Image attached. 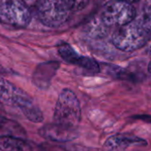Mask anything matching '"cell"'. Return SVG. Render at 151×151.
<instances>
[{
	"label": "cell",
	"instance_id": "9",
	"mask_svg": "<svg viewBox=\"0 0 151 151\" xmlns=\"http://www.w3.org/2000/svg\"><path fill=\"white\" fill-rule=\"evenodd\" d=\"M27 142L14 136H0L1 151H26Z\"/></svg>",
	"mask_w": 151,
	"mask_h": 151
},
{
	"label": "cell",
	"instance_id": "4",
	"mask_svg": "<svg viewBox=\"0 0 151 151\" xmlns=\"http://www.w3.org/2000/svg\"><path fill=\"white\" fill-rule=\"evenodd\" d=\"M71 11L62 0H40L37 5L39 20L46 26L58 27L66 22Z\"/></svg>",
	"mask_w": 151,
	"mask_h": 151
},
{
	"label": "cell",
	"instance_id": "8",
	"mask_svg": "<svg viewBox=\"0 0 151 151\" xmlns=\"http://www.w3.org/2000/svg\"><path fill=\"white\" fill-rule=\"evenodd\" d=\"M138 139L132 136H113L110 137L105 144L106 151H123L132 144H137Z\"/></svg>",
	"mask_w": 151,
	"mask_h": 151
},
{
	"label": "cell",
	"instance_id": "1",
	"mask_svg": "<svg viewBox=\"0 0 151 151\" xmlns=\"http://www.w3.org/2000/svg\"><path fill=\"white\" fill-rule=\"evenodd\" d=\"M151 37V11L144 10L128 24L120 27L112 37L113 45L124 52L138 50Z\"/></svg>",
	"mask_w": 151,
	"mask_h": 151
},
{
	"label": "cell",
	"instance_id": "14",
	"mask_svg": "<svg viewBox=\"0 0 151 151\" xmlns=\"http://www.w3.org/2000/svg\"><path fill=\"white\" fill-rule=\"evenodd\" d=\"M148 72H149V75H150V77H151V61L148 64Z\"/></svg>",
	"mask_w": 151,
	"mask_h": 151
},
{
	"label": "cell",
	"instance_id": "12",
	"mask_svg": "<svg viewBox=\"0 0 151 151\" xmlns=\"http://www.w3.org/2000/svg\"><path fill=\"white\" fill-rule=\"evenodd\" d=\"M120 1H123V2H125V3H128V4H133V3H136L138 2L139 0H120Z\"/></svg>",
	"mask_w": 151,
	"mask_h": 151
},
{
	"label": "cell",
	"instance_id": "7",
	"mask_svg": "<svg viewBox=\"0 0 151 151\" xmlns=\"http://www.w3.org/2000/svg\"><path fill=\"white\" fill-rule=\"evenodd\" d=\"M59 53L62 59L68 63L75 64L93 72H98L100 70L99 65L94 60L79 55L68 44H63L59 46Z\"/></svg>",
	"mask_w": 151,
	"mask_h": 151
},
{
	"label": "cell",
	"instance_id": "11",
	"mask_svg": "<svg viewBox=\"0 0 151 151\" xmlns=\"http://www.w3.org/2000/svg\"><path fill=\"white\" fill-rule=\"evenodd\" d=\"M6 110L4 109L3 103L0 101V128L4 127L7 122V118H6Z\"/></svg>",
	"mask_w": 151,
	"mask_h": 151
},
{
	"label": "cell",
	"instance_id": "10",
	"mask_svg": "<svg viewBox=\"0 0 151 151\" xmlns=\"http://www.w3.org/2000/svg\"><path fill=\"white\" fill-rule=\"evenodd\" d=\"M62 1L70 11H80L89 3V0H62Z\"/></svg>",
	"mask_w": 151,
	"mask_h": 151
},
{
	"label": "cell",
	"instance_id": "5",
	"mask_svg": "<svg viewBox=\"0 0 151 151\" xmlns=\"http://www.w3.org/2000/svg\"><path fill=\"white\" fill-rule=\"evenodd\" d=\"M136 14L132 5L118 0L106 6L101 14V20L106 26L122 27L131 22Z\"/></svg>",
	"mask_w": 151,
	"mask_h": 151
},
{
	"label": "cell",
	"instance_id": "13",
	"mask_svg": "<svg viewBox=\"0 0 151 151\" xmlns=\"http://www.w3.org/2000/svg\"><path fill=\"white\" fill-rule=\"evenodd\" d=\"M147 50L149 51V52L151 53V39L149 40V42L147 43Z\"/></svg>",
	"mask_w": 151,
	"mask_h": 151
},
{
	"label": "cell",
	"instance_id": "3",
	"mask_svg": "<svg viewBox=\"0 0 151 151\" xmlns=\"http://www.w3.org/2000/svg\"><path fill=\"white\" fill-rule=\"evenodd\" d=\"M54 121L56 124L73 129L81 119V109L79 101L76 94L64 89L60 93L54 109Z\"/></svg>",
	"mask_w": 151,
	"mask_h": 151
},
{
	"label": "cell",
	"instance_id": "6",
	"mask_svg": "<svg viewBox=\"0 0 151 151\" xmlns=\"http://www.w3.org/2000/svg\"><path fill=\"white\" fill-rule=\"evenodd\" d=\"M0 19L16 27L27 26L31 14L29 8L18 0H4L0 4Z\"/></svg>",
	"mask_w": 151,
	"mask_h": 151
},
{
	"label": "cell",
	"instance_id": "2",
	"mask_svg": "<svg viewBox=\"0 0 151 151\" xmlns=\"http://www.w3.org/2000/svg\"><path fill=\"white\" fill-rule=\"evenodd\" d=\"M0 101L3 104L18 107L30 121L38 123L43 120L40 109L34 104L28 94L14 85L0 77Z\"/></svg>",
	"mask_w": 151,
	"mask_h": 151
}]
</instances>
